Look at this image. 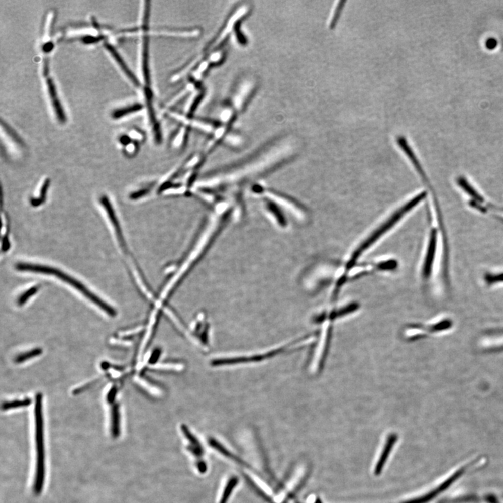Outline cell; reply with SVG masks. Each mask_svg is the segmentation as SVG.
<instances>
[{
  "label": "cell",
  "instance_id": "1",
  "mask_svg": "<svg viewBox=\"0 0 503 503\" xmlns=\"http://www.w3.org/2000/svg\"><path fill=\"white\" fill-rule=\"evenodd\" d=\"M427 193L424 191V192L421 193V194L417 195L415 198H412L411 201L407 202L404 206H403L401 208L398 209V211H395L394 214L392 215L391 217L385 223L382 224L380 227L377 229L375 232L373 233L362 243V244L360 245L359 248L354 251L353 255L349 259L348 262L346 265V271H350L352 268L354 267V265L356 264L358 259L360 258L361 255L364 253L365 252L370 248L374 244V243L377 242L378 241L379 238L382 237L385 233L388 232L391 229L392 227L395 226V224L398 223L403 217L405 215L407 214L409 211H411L413 208L416 207L417 204L420 203L422 200L424 199L427 196Z\"/></svg>",
  "mask_w": 503,
  "mask_h": 503
},
{
  "label": "cell",
  "instance_id": "2",
  "mask_svg": "<svg viewBox=\"0 0 503 503\" xmlns=\"http://www.w3.org/2000/svg\"><path fill=\"white\" fill-rule=\"evenodd\" d=\"M16 268L19 271H21L34 272V273L54 275V276L60 279L61 280L70 284L75 289L80 291V293H83L84 296L87 297L88 299L94 303V304H95L96 306H99L100 309L105 311L109 316L115 317L117 315L116 310L113 309L112 306L106 304L104 300L100 299L99 297L96 296L94 293L91 292L83 284L80 283L79 281L76 280L73 277H71L69 275H67V274L64 273L63 272H61L59 270L55 269L53 268L48 267V266L31 264H19L16 266Z\"/></svg>",
  "mask_w": 503,
  "mask_h": 503
},
{
  "label": "cell",
  "instance_id": "3",
  "mask_svg": "<svg viewBox=\"0 0 503 503\" xmlns=\"http://www.w3.org/2000/svg\"><path fill=\"white\" fill-rule=\"evenodd\" d=\"M35 417L37 461H36L33 490L36 495H40L44 488L45 479L44 421H43L42 413V395L41 393H38L36 396Z\"/></svg>",
  "mask_w": 503,
  "mask_h": 503
},
{
  "label": "cell",
  "instance_id": "4",
  "mask_svg": "<svg viewBox=\"0 0 503 503\" xmlns=\"http://www.w3.org/2000/svg\"><path fill=\"white\" fill-rule=\"evenodd\" d=\"M255 89V83L246 80L240 83L232 98V106L236 112L242 110Z\"/></svg>",
  "mask_w": 503,
  "mask_h": 503
},
{
  "label": "cell",
  "instance_id": "5",
  "mask_svg": "<svg viewBox=\"0 0 503 503\" xmlns=\"http://www.w3.org/2000/svg\"><path fill=\"white\" fill-rule=\"evenodd\" d=\"M466 469L467 466L463 467V468L460 469L459 471L456 472L452 476H451L448 479L444 481L443 484H440V486L434 488V489L431 490L429 493L422 495V497H419V498L408 501L406 503H427L429 501L432 500L433 498L438 496L439 494L443 493L444 490L447 489L449 487V486L454 484L456 480L459 479L461 477L462 474L465 473V471H466Z\"/></svg>",
  "mask_w": 503,
  "mask_h": 503
},
{
  "label": "cell",
  "instance_id": "6",
  "mask_svg": "<svg viewBox=\"0 0 503 503\" xmlns=\"http://www.w3.org/2000/svg\"><path fill=\"white\" fill-rule=\"evenodd\" d=\"M437 245V230L433 229L431 232L430 239H429V246H428L427 256H426L425 261H424L423 270H422V275L426 280L430 277L433 261H434L435 254H436Z\"/></svg>",
  "mask_w": 503,
  "mask_h": 503
},
{
  "label": "cell",
  "instance_id": "7",
  "mask_svg": "<svg viewBox=\"0 0 503 503\" xmlns=\"http://www.w3.org/2000/svg\"><path fill=\"white\" fill-rule=\"evenodd\" d=\"M171 116L173 118H174L175 120H176V121L180 122L182 124L186 125V126L197 129V130L208 132V133H211V132H213L214 131V127L212 125L209 124V123H206V122L191 119V118H189L185 115H182V114H177V113L174 112L171 113Z\"/></svg>",
  "mask_w": 503,
  "mask_h": 503
},
{
  "label": "cell",
  "instance_id": "8",
  "mask_svg": "<svg viewBox=\"0 0 503 503\" xmlns=\"http://www.w3.org/2000/svg\"><path fill=\"white\" fill-rule=\"evenodd\" d=\"M397 439H398V436L395 434H391L388 436L384 448L383 449L382 455L379 458V461H377V465L375 467V474L376 475H379L382 472L383 468H384L388 456L390 455V452H391Z\"/></svg>",
  "mask_w": 503,
  "mask_h": 503
},
{
  "label": "cell",
  "instance_id": "9",
  "mask_svg": "<svg viewBox=\"0 0 503 503\" xmlns=\"http://www.w3.org/2000/svg\"><path fill=\"white\" fill-rule=\"evenodd\" d=\"M46 82H47L48 93H49L50 97L51 99L52 105H53V108L55 109V114L58 116L59 121L64 123L66 120L65 115H64L63 109L61 107L60 100L58 99L54 83H53V80L49 78H47Z\"/></svg>",
  "mask_w": 503,
  "mask_h": 503
},
{
  "label": "cell",
  "instance_id": "10",
  "mask_svg": "<svg viewBox=\"0 0 503 503\" xmlns=\"http://www.w3.org/2000/svg\"><path fill=\"white\" fill-rule=\"evenodd\" d=\"M106 47H107V49H108L109 53L112 54L113 58H114V60H116V62H117L118 65L120 66V67L121 68L122 70L124 71L125 75L128 77L129 79H130L131 81L134 83V85H136V86H139V80H138L137 77L134 76L132 71H130V69H129L128 66H127L126 64L125 63L124 60L122 59L121 55H120L119 53L116 51L115 48L113 47L112 45L108 44L106 45Z\"/></svg>",
  "mask_w": 503,
  "mask_h": 503
},
{
  "label": "cell",
  "instance_id": "11",
  "mask_svg": "<svg viewBox=\"0 0 503 503\" xmlns=\"http://www.w3.org/2000/svg\"><path fill=\"white\" fill-rule=\"evenodd\" d=\"M111 433L114 438H118L121 435V413L119 405H113L111 412Z\"/></svg>",
  "mask_w": 503,
  "mask_h": 503
},
{
  "label": "cell",
  "instance_id": "12",
  "mask_svg": "<svg viewBox=\"0 0 503 503\" xmlns=\"http://www.w3.org/2000/svg\"><path fill=\"white\" fill-rule=\"evenodd\" d=\"M458 183H459L460 187H461L462 189H464V191H466V192L468 193L470 196H471L474 199H475L476 201L479 202V203H483V202H484V198H482V196L478 194L477 191H475V189H474V188L472 187L468 182H467V180H465V178H459L458 179Z\"/></svg>",
  "mask_w": 503,
  "mask_h": 503
},
{
  "label": "cell",
  "instance_id": "13",
  "mask_svg": "<svg viewBox=\"0 0 503 503\" xmlns=\"http://www.w3.org/2000/svg\"><path fill=\"white\" fill-rule=\"evenodd\" d=\"M32 404V400L30 398L23 399V400H14V401L5 403L3 405L4 411H9V410L15 409V408L27 407Z\"/></svg>",
  "mask_w": 503,
  "mask_h": 503
},
{
  "label": "cell",
  "instance_id": "14",
  "mask_svg": "<svg viewBox=\"0 0 503 503\" xmlns=\"http://www.w3.org/2000/svg\"><path fill=\"white\" fill-rule=\"evenodd\" d=\"M42 354V350L41 348H36L34 350L29 351V352H27L26 353L20 354L16 358L15 362L17 363H21L24 362V361H28L32 359V358L38 357V356L41 355Z\"/></svg>",
  "mask_w": 503,
  "mask_h": 503
},
{
  "label": "cell",
  "instance_id": "15",
  "mask_svg": "<svg viewBox=\"0 0 503 503\" xmlns=\"http://www.w3.org/2000/svg\"><path fill=\"white\" fill-rule=\"evenodd\" d=\"M141 107H142L141 105H134L126 107V108L118 109V110H116L113 114V117L114 118H120L123 117V116L128 115V114H132V113L141 110V108H142Z\"/></svg>",
  "mask_w": 503,
  "mask_h": 503
},
{
  "label": "cell",
  "instance_id": "16",
  "mask_svg": "<svg viewBox=\"0 0 503 503\" xmlns=\"http://www.w3.org/2000/svg\"><path fill=\"white\" fill-rule=\"evenodd\" d=\"M38 286H36V287L30 288V289L27 290L26 292L22 293L20 296L19 299H18V304H19V306L24 305L28 301V299H30L33 295H35L38 291Z\"/></svg>",
  "mask_w": 503,
  "mask_h": 503
},
{
  "label": "cell",
  "instance_id": "17",
  "mask_svg": "<svg viewBox=\"0 0 503 503\" xmlns=\"http://www.w3.org/2000/svg\"><path fill=\"white\" fill-rule=\"evenodd\" d=\"M200 95H201V93L198 92H195L194 94H191L190 98L186 103L185 109H184V114H189V112H191V109L194 107L195 102L197 101Z\"/></svg>",
  "mask_w": 503,
  "mask_h": 503
},
{
  "label": "cell",
  "instance_id": "18",
  "mask_svg": "<svg viewBox=\"0 0 503 503\" xmlns=\"http://www.w3.org/2000/svg\"><path fill=\"white\" fill-rule=\"evenodd\" d=\"M234 114H235L234 110L232 109H226L221 113L220 118L225 125H229L234 118Z\"/></svg>",
  "mask_w": 503,
  "mask_h": 503
},
{
  "label": "cell",
  "instance_id": "19",
  "mask_svg": "<svg viewBox=\"0 0 503 503\" xmlns=\"http://www.w3.org/2000/svg\"><path fill=\"white\" fill-rule=\"evenodd\" d=\"M485 281L488 284L498 283L503 282V273L497 274V275H486L484 277Z\"/></svg>",
  "mask_w": 503,
  "mask_h": 503
},
{
  "label": "cell",
  "instance_id": "20",
  "mask_svg": "<svg viewBox=\"0 0 503 503\" xmlns=\"http://www.w3.org/2000/svg\"><path fill=\"white\" fill-rule=\"evenodd\" d=\"M117 387L115 386H113V387L111 388V389L109 390L108 394H107V402H108L109 404H114V400H115L116 395H117Z\"/></svg>",
  "mask_w": 503,
  "mask_h": 503
},
{
  "label": "cell",
  "instance_id": "21",
  "mask_svg": "<svg viewBox=\"0 0 503 503\" xmlns=\"http://www.w3.org/2000/svg\"><path fill=\"white\" fill-rule=\"evenodd\" d=\"M160 354L161 351L159 350V349H156V350H154L153 354H152V355L150 356L149 361H148V362H149V364H155L157 360L159 359Z\"/></svg>",
  "mask_w": 503,
  "mask_h": 503
},
{
  "label": "cell",
  "instance_id": "22",
  "mask_svg": "<svg viewBox=\"0 0 503 503\" xmlns=\"http://www.w3.org/2000/svg\"><path fill=\"white\" fill-rule=\"evenodd\" d=\"M109 364L108 363L104 362L102 364V368L103 370H107L109 368Z\"/></svg>",
  "mask_w": 503,
  "mask_h": 503
}]
</instances>
